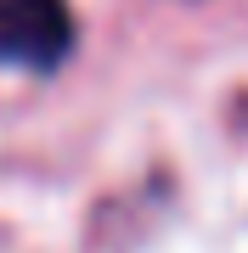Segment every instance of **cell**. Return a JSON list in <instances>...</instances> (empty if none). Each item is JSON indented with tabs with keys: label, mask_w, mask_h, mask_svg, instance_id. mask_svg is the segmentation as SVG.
<instances>
[{
	"label": "cell",
	"mask_w": 248,
	"mask_h": 253,
	"mask_svg": "<svg viewBox=\"0 0 248 253\" xmlns=\"http://www.w3.org/2000/svg\"><path fill=\"white\" fill-rule=\"evenodd\" d=\"M74 51V11L68 0H0V62L51 73Z\"/></svg>",
	"instance_id": "obj_1"
}]
</instances>
